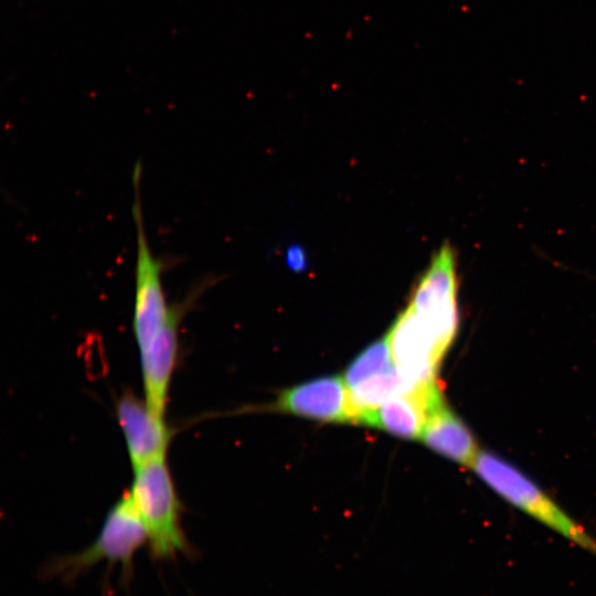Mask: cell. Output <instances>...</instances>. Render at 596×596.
<instances>
[{
  "mask_svg": "<svg viewBox=\"0 0 596 596\" xmlns=\"http://www.w3.org/2000/svg\"><path fill=\"white\" fill-rule=\"evenodd\" d=\"M146 542V528L126 491L107 512L92 544L77 553L52 558L43 566L42 576L71 582L106 561L109 565H120L123 576L130 577L135 554Z\"/></svg>",
  "mask_w": 596,
  "mask_h": 596,
  "instance_id": "cell-1",
  "label": "cell"
},
{
  "mask_svg": "<svg viewBox=\"0 0 596 596\" xmlns=\"http://www.w3.org/2000/svg\"><path fill=\"white\" fill-rule=\"evenodd\" d=\"M128 491L146 528L152 556L170 560L188 554L191 547L181 526V502L167 456L134 469Z\"/></svg>",
  "mask_w": 596,
  "mask_h": 596,
  "instance_id": "cell-2",
  "label": "cell"
},
{
  "mask_svg": "<svg viewBox=\"0 0 596 596\" xmlns=\"http://www.w3.org/2000/svg\"><path fill=\"white\" fill-rule=\"evenodd\" d=\"M471 469L504 500L596 555V541L514 466L497 455L479 451Z\"/></svg>",
  "mask_w": 596,
  "mask_h": 596,
  "instance_id": "cell-3",
  "label": "cell"
},
{
  "mask_svg": "<svg viewBox=\"0 0 596 596\" xmlns=\"http://www.w3.org/2000/svg\"><path fill=\"white\" fill-rule=\"evenodd\" d=\"M141 170L138 162L132 173L135 192L132 216L137 241L132 332L139 351L149 343L164 322L172 306L167 301L162 284L166 264L153 254L147 240L140 195Z\"/></svg>",
  "mask_w": 596,
  "mask_h": 596,
  "instance_id": "cell-4",
  "label": "cell"
},
{
  "mask_svg": "<svg viewBox=\"0 0 596 596\" xmlns=\"http://www.w3.org/2000/svg\"><path fill=\"white\" fill-rule=\"evenodd\" d=\"M210 284V280L196 284L184 299L172 304L164 322L139 351L143 398L149 408L160 417L166 415L170 382L178 358L181 321Z\"/></svg>",
  "mask_w": 596,
  "mask_h": 596,
  "instance_id": "cell-5",
  "label": "cell"
},
{
  "mask_svg": "<svg viewBox=\"0 0 596 596\" xmlns=\"http://www.w3.org/2000/svg\"><path fill=\"white\" fill-rule=\"evenodd\" d=\"M393 362L417 384L435 381L447 352L432 329L407 306L386 336Z\"/></svg>",
  "mask_w": 596,
  "mask_h": 596,
  "instance_id": "cell-6",
  "label": "cell"
},
{
  "mask_svg": "<svg viewBox=\"0 0 596 596\" xmlns=\"http://www.w3.org/2000/svg\"><path fill=\"white\" fill-rule=\"evenodd\" d=\"M116 418L123 430L132 470L167 456L173 430L130 390L116 401Z\"/></svg>",
  "mask_w": 596,
  "mask_h": 596,
  "instance_id": "cell-7",
  "label": "cell"
},
{
  "mask_svg": "<svg viewBox=\"0 0 596 596\" xmlns=\"http://www.w3.org/2000/svg\"><path fill=\"white\" fill-rule=\"evenodd\" d=\"M441 404L444 400L440 389L433 381L365 412L359 423L379 427L403 438H418L429 415Z\"/></svg>",
  "mask_w": 596,
  "mask_h": 596,
  "instance_id": "cell-8",
  "label": "cell"
},
{
  "mask_svg": "<svg viewBox=\"0 0 596 596\" xmlns=\"http://www.w3.org/2000/svg\"><path fill=\"white\" fill-rule=\"evenodd\" d=\"M276 406L313 419L351 422L349 387L340 376H324L288 389Z\"/></svg>",
  "mask_w": 596,
  "mask_h": 596,
  "instance_id": "cell-9",
  "label": "cell"
},
{
  "mask_svg": "<svg viewBox=\"0 0 596 596\" xmlns=\"http://www.w3.org/2000/svg\"><path fill=\"white\" fill-rule=\"evenodd\" d=\"M421 438L433 450L469 468L479 454L469 428L445 403L429 415Z\"/></svg>",
  "mask_w": 596,
  "mask_h": 596,
  "instance_id": "cell-10",
  "label": "cell"
},
{
  "mask_svg": "<svg viewBox=\"0 0 596 596\" xmlns=\"http://www.w3.org/2000/svg\"><path fill=\"white\" fill-rule=\"evenodd\" d=\"M418 385L421 384L408 379L396 366H391L387 371L361 382L349 389L351 422L359 423L365 412Z\"/></svg>",
  "mask_w": 596,
  "mask_h": 596,
  "instance_id": "cell-11",
  "label": "cell"
},
{
  "mask_svg": "<svg viewBox=\"0 0 596 596\" xmlns=\"http://www.w3.org/2000/svg\"><path fill=\"white\" fill-rule=\"evenodd\" d=\"M392 353L387 338L369 345L347 369L344 381L349 389L387 371L391 368Z\"/></svg>",
  "mask_w": 596,
  "mask_h": 596,
  "instance_id": "cell-12",
  "label": "cell"
},
{
  "mask_svg": "<svg viewBox=\"0 0 596 596\" xmlns=\"http://www.w3.org/2000/svg\"><path fill=\"white\" fill-rule=\"evenodd\" d=\"M286 259L289 267L297 272L304 270L307 264L306 254L299 246H291L287 252Z\"/></svg>",
  "mask_w": 596,
  "mask_h": 596,
  "instance_id": "cell-13",
  "label": "cell"
}]
</instances>
